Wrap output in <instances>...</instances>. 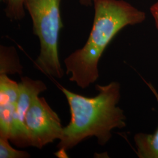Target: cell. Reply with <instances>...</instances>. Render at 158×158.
I'll list each match as a JSON object with an SVG mask.
<instances>
[{
  "mask_svg": "<svg viewBox=\"0 0 158 158\" xmlns=\"http://www.w3.org/2000/svg\"><path fill=\"white\" fill-rule=\"evenodd\" d=\"M9 139L0 136V158H29L30 155L25 151L16 150L10 145Z\"/></svg>",
  "mask_w": 158,
  "mask_h": 158,
  "instance_id": "obj_10",
  "label": "cell"
},
{
  "mask_svg": "<svg viewBox=\"0 0 158 158\" xmlns=\"http://www.w3.org/2000/svg\"><path fill=\"white\" fill-rule=\"evenodd\" d=\"M80 3L82 6H89L93 4V0H79Z\"/></svg>",
  "mask_w": 158,
  "mask_h": 158,
  "instance_id": "obj_12",
  "label": "cell"
},
{
  "mask_svg": "<svg viewBox=\"0 0 158 158\" xmlns=\"http://www.w3.org/2000/svg\"><path fill=\"white\" fill-rule=\"evenodd\" d=\"M0 73H22V66L19 62L17 52L13 46H1Z\"/></svg>",
  "mask_w": 158,
  "mask_h": 158,
  "instance_id": "obj_8",
  "label": "cell"
},
{
  "mask_svg": "<svg viewBox=\"0 0 158 158\" xmlns=\"http://www.w3.org/2000/svg\"><path fill=\"white\" fill-rule=\"evenodd\" d=\"M19 96V84L2 74L0 76V136L9 140Z\"/></svg>",
  "mask_w": 158,
  "mask_h": 158,
  "instance_id": "obj_6",
  "label": "cell"
},
{
  "mask_svg": "<svg viewBox=\"0 0 158 158\" xmlns=\"http://www.w3.org/2000/svg\"><path fill=\"white\" fill-rule=\"evenodd\" d=\"M150 11L155 21V25L158 29V1L151 6Z\"/></svg>",
  "mask_w": 158,
  "mask_h": 158,
  "instance_id": "obj_11",
  "label": "cell"
},
{
  "mask_svg": "<svg viewBox=\"0 0 158 158\" xmlns=\"http://www.w3.org/2000/svg\"><path fill=\"white\" fill-rule=\"evenodd\" d=\"M94 18L85 46L64 60L70 81L82 89L94 83L99 74L98 63L108 45L119 32L128 25L143 23L145 12L124 0H93Z\"/></svg>",
  "mask_w": 158,
  "mask_h": 158,
  "instance_id": "obj_2",
  "label": "cell"
},
{
  "mask_svg": "<svg viewBox=\"0 0 158 158\" xmlns=\"http://www.w3.org/2000/svg\"><path fill=\"white\" fill-rule=\"evenodd\" d=\"M18 84L19 96L10 140L17 147H30L25 116L34 99L47 87L41 80H34L28 77H22L21 82Z\"/></svg>",
  "mask_w": 158,
  "mask_h": 158,
  "instance_id": "obj_5",
  "label": "cell"
},
{
  "mask_svg": "<svg viewBox=\"0 0 158 158\" xmlns=\"http://www.w3.org/2000/svg\"><path fill=\"white\" fill-rule=\"evenodd\" d=\"M25 0H6V16L12 21L21 20L25 17Z\"/></svg>",
  "mask_w": 158,
  "mask_h": 158,
  "instance_id": "obj_9",
  "label": "cell"
},
{
  "mask_svg": "<svg viewBox=\"0 0 158 158\" xmlns=\"http://www.w3.org/2000/svg\"><path fill=\"white\" fill-rule=\"evenodd\" d=\"M59 87L69 104L71 119L63 128L62 136L57 145L59 157L66 156L67 150L89 137L96 136L100 145H105L112 137V130L126 127L124 111L117 106L121 97L118 82L96 85L98 94L91 98Z\"/></svg>",
  "mask_w": 158,
  "mask_h": 158,
  "instance_id": "obj_1",
  "label": "cell"
},
{
  "mask_svg": "<svg viewBox=\"0 0 158 158\" xmlns=\"http://www.w3.org/2000/svg\"><path fill=\"white\" fill-rule=\"evenodd\" d=\"M25 123L31 147L41 149L62 136L60 119L44 97L34 99L26 114Z\"/></svg>",
  "mask_w": 158,
  "mask_h": 158,
  "instance_id": "obj_4",
  "label": "cell"
},
{
  "mask_svg": "<svg viewBox=\"0 0 158 158\" xmlns=\"http://www.w3.org/2000/svg\"><path fill=\"white\" fill-rule=\"evenodd\" d=\"M158 102V93L149 83L145 81ZM137 155L140 158H158V128L153 134L139 132L134 136Z\"/></svg>",
  "mask_w": 158,
  "mask_h": 158,
  "instance_id": "obj_7",
  "label": "cell"
},
{
  "mask_svg": "<svg viewBox=\"0 0 158 158\" xmlns=\"http://www.w3.org/2000/svg\"><path fill=\"white\" fill-rule=\"evenodd\" d=\"M61 0H25L24 7L33 23L34 34L40 42V53L35 68L49 76L60 79L64 72L59 61L58 42L63 28Z\"/></svg>",
  "mask_w": 158,
  "mask_h": 158,
  "instance_id": "obj_3",
  "label": "cell"
}]
</instances>
